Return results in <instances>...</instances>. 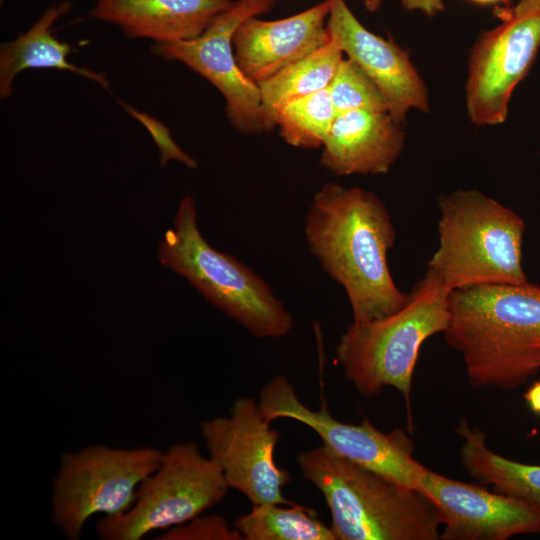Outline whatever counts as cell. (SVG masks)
<instances>
[{
  "label": "cell",
  "mask_w": 540,
  "mask_h": 540,
  "mask_svg": "<svg viewBox=\"0 0 540 540\" xmlns=\"http://www.w3.org/2000/svg\"><path fill=\"white\" fill-rule=\"evenodd\" d=\"M303 230L310 253L345 290L353 321L384 318L406 305L409 293L399 289L388 265L395 227L374 192L324 184L312 198Z\"/></svg>",
  "instance_id": "cell-1"
},
{
  "label": "cell",
  "mask_w": 540,
  "mask_h": 540,
  "mask_svg": "<svg viewBox=\"0 0 540 540\" xmlns=\"http://www.w3.org/2000/svg\"><path fill=\"white\" fill-rule=\"evenodd\" d=\"M446 342L472 386L515 389L540 370V284H484L448 297Z\"/></svg>",
  "instance_id": "cell-2"
},
{
  "label": "cell",
  "mask_w": 540,
  "mask_h": 540,
  "mask_svg": "<svg viewBox=\"0 0 540 540\" xmlns=\"http://www.w3.org/2000/svg\"><path fill=\"white\" fill-rule=\"evenodd\" d=\"M303 477L323 495L337 540H440L432 501L344 459L324 445L297 455Z\"/></svg>",
  "instance_id": "cell-3"
},
{
  "label": "cell",
  "mask_w": 540,
  "mask_h": 540,
  "mask_svg": "<svg viewBox=\"0 0 540 540\" xmlns=\"http://www.w3.org/2000/svg\"><path fill=\"white\" fill-rule=\"evenodd\" d=\"M438 246L427 263L451 291L484 284L528 282L522 266L524 220L477 189L437 199Z\"/></svg>",
  "instance_id": "cell-4"
},
{
  "label": "cell",
  "mask_w": 540,
  "mask_h": 540,
  "mask_svg": "<svg viewBox=\"0 0 540 540\" xmlns=\"http://www.w3.org/2000/svg\"><path fill=\"white\" fill-rule=\"evenodd\" d=\"M449 294L427 269L403 308L384 318L353 321L346 328L336 346V361L361 396L372 398L390 386L409 401L423 343L447 327Z\"/></svg>",
  "instance_id": "cell-5"
},
{
  "label": "cell",
  "mask_w": 540,
  "mask_h": 540,
  "mask_svg": "<svg viewBox=\"0 0 540 540\" xmlns=\"http://www.w3.org/2000/svg\"><path fill=\"white\" fill-rule=\"evenodd\" d=\"M161 265L180 274L212 305L257 338H282L293 316L271 286L232 255L218 251L202 236L191 196L181 199L173 227L158 247Z\"/></svg>",
  "instance_id": "cell-6"
},
{
  "label": "cell",
  "mask_w": 540,
  "mask_h": 540,
  "mask_svg": "<svg viewBox=\"0 0 540 540\" xmlns=\"http://www.w3.org/2000/svg\"><path fill=\"white\" fill-rule=\"evenodd\" d=\"M162 453L154 447L98 444L63 454L51 488L52 523L66 538L77 540L92 516L125 513Z\"/></svg>",
  "instance_id": "cell-7"
},
{
  "label": "cell",
  "mask_w": 540,
  "mask_h": 540,
  "mask_svg": "<svg viewBox=\"0 0 540 540\" xmlns=\"http://www.w3.org/2000/svg\"><path fill=\"white\" fill-rule=\"evenodd\" d=\"M228 489L219 466L194 442L173 444L138 487L131 508L97 522V536L102 540H140L153 531H166L219 504Z\"/></svg>",
  "instance_id": "cell-8"
},
{
  "label": "cell",
  "mask_w": 540,
  "mask_h": 540,
  "mask_svg": "<svg viewBox=\"0 0 540 540\" xmlns=\"http://www.w3.org/2000/svg\"><path fill=\"white\" fill-rule=\"evenodd\" d=\"M258 403L268 422L279 418L298 421L311 428L322 445L338 456L421 492L428 469L414 458V445L405 431L382 432L367 418L360 424L338 421L330 414L326 400L318 410H312L282 375L262 387Z\"/></svg>",
  "instance_id": "cell-9"
},
{
  "label": "cell",
  "mask_w": 540,
  "mask_h": 540,
  "mask_svg": "<svg viewBox=\"0 0 540 540\" xmlns=\"http://www.w3.org/2000/svg\"><path fill=\"white\" fill-rule=\"evenodd\" d=\"M269 0H238L197 38L155 43L151 51L166 60L184 63L214 85L226 101L233 127L243 134H260L275 127L263 107L260 90L240 69L233 50V35L247 18L270 9Z\"/></svg>",
  "instance_id": "cell-10"
},
{
  "label": "cell",
  "mask_w": 540,
  "mask_h": 540,
  "mask_svg": "<svg viewBox=\"0 0 540 540\" xmlns=\"http://www.w3.org/2000/svg\"><path fill=\"white\" fill-rule=\"evenodd\" d=\"M229 411L230 416L200 425L208 456L221 469L229 488L245 495L252 505L293 504L282 493L290 474L274 460L279 432L270 427L255 399L237 398Z\"/></svg>",
  "instance_id": "cell-11"
},
{
  "label": "cell",
  "mask_w": 540,
  "mask_h": 540,
  "mask_svg": "<svg viewBox=\"0 0 540 540\" xmlns=\"http://www.w3.org/2000/svg\"><path fill=\"white\" fill-rule=\"evenodd\" d=\"M501 17L500 25L478 37L468 59L465 103L476 126L505 122L513 91L540 47V8L522 15L504 9Z\"/></svg>",
  "instance_id": "cell-12"
},
{
  "label": "cell",
  "mask_w": 540,
  "mask_h": 540,
  "mask_svg": "<svg viewBox=\"0 0 540 540\" xmlns=\"http://www.w3.org/2000/svg\"><path fill=\"white\" fill-rule=\"evenodd\" d=\"M421 492L442 524L440 540H506L540 534V507L428 469Z\"/></svg>",
  "instance_id": "cell-13"
},
{
  "label": "cell",
  "mask_w": 540,
  "mask_h": 540,
  "mask_svg": "<svg viewBox=\"0 0 540 540\" xmlns=\"http://www.w3.org/2000/svg\"><path fill=\"white\" fill-rule=\"evenodd\" d=\"M329 2L327 29L331 38L374 82L388 113L401 123L412 110L428 112V90L409 54L393 40L364 27L344 0Z\"/></svg>",
  "instance_id": "cell-14"
},
{
  "label": "cell",
  "mask_w": 540,
  "mask_h": 540,
  "mask_svg": "<svg viewBox=\"0 0 540 540\" xmlns=\"http://www.w3.org/2000/svg\"><path fill=\"white\" fill-rule=\"evenodd\" d=\"M325 0L295 15L278 20L252 16L233 35V50L243 73L255 84L272 77L291 63L330 41Z\"/></svg>",
  "instance_id": "cell-15"
},
{
  "label": "cell",
  "mask_w": 540,
  "mask_h": 540,
  "mask_svg": "<svg viewBox=\"0 0 540 540\" xmlns=\"http://www.w3.org/2000/svg\"><path fill=\"white\" fill-rule=\"evenodd\" d=\"M404 143L400 122L387 111L340 113L321 147L320 165L337 176L385 174L399 159Z\"/></svg>",
  "instance_id": "cell-16"
},
{
  "label": "cell",
  "mask_w": 540,
  "mask_h": 540,
  "mask_svg": "<svg viewBox=\"0 0 540 540\" xmlns=\"http://www.w3.org/2000/svg\"><path fill=\"white\" fill-rule=\"evenodd\" d=\"M233 3L232 0H95L91 15L119 27L129 38L172 43L197 38Z\"/></svg>",
  "instance_id": "cell-17"
},
{
  "label": "cell",
  "mask_w": 540,
  "mask_h": 540,
  "mask_svg": "<svg viewBox=\"0 0 540 540\" xmlns=\"http://www.w3.org/2000/svg\"><path fill=\"white\" fill-rule=\"evenodd\" d=\"M70 10L69 2L51 5L40 18L16 39L3 43L0 48V96L9 97L15 78L27 69H58L78 74L109 89V81L102 72L72 64L68 56L72 49L53 34L56 21Z\"/></svg>",
  "instance_id": "cell-18"
},
{
  "label": "cell",
  "mask_w": 540,
  "mask_h": 540,
  "mask_svg": "<svg viewBox=\"0 0 540 540\" xmlns=\"http://www.w3.org/2000/svg\"><path fill=\"white\" fill-rule=\"evenodd\" d=\"M456 432L463 443L460 457L470 476L498 493L540 507V465H531L505 458L486 445V435L461 419Z\"/></svg>",
  "instance_id": "cell-19"
},
{
  "label": "cell",
  "mask_w": 540,
  "mask_h": 540,
  "mask_svg": "<svg viewBox=\"0 0 540 540\" xmlns=\"http://www.w3.org/2000/svg\"><path fill=\"white\" fill-rule=\"evenodd\" d=\"M343 54L331 38L323 46L259 83L261 101L271 119L274 111L285 102L328 88L344 58Z\"/></svg>",
  "instance_id": "cell-20"
},
{
  "label": "cell",
  "mask_w": 540,
  "mask_h": 540,
  "mask_svg": "<svg viewBox=\"0 0 540 540\" xmlns=\"http://www.w3.org/2000/svg\"><path fill=\"white\" fill-rule=\"evenodd\" d=\"M252 505V509L233 526L246 540H337L331 527L325 525L314 510L293 503Z\"/></svg>",
  "instance_id": "cell-21"
},
{
  "label": "cell",
  "mask_w": 540,
  "mask_h": 540,
  "mask_svg": "<svg viewBox=\"0 0 540 540\" xmlns=\"http://www.w3.org/2000/svg\"><path fill=\"white\" fill-rule=\"evenodd\" d=\"M272 117L286 143L296 148L314 149L323 146L336 111L326 88L285 102Z\"/></svg>",
  "instance_id": "cell-22"
},
{
  "label": "cell",
  "mask_w": 540,
  "mask_h": 540,
  "mask_svg": "<svg viewBox=\"0 0 540 540\" xmlns=\"http://www.w3.org/2000/svg\"><path fill=\"white\" fill-rule=\"evenodd\" d=\"M328 90L336 115L353 110L387 111L380 90L348 57L339 64Z\"/></svg>",
  "instance_id": "cell-23"
},
{
  "label": "cell",
  "mask_w": 540,
  "mask_h": 540,
  "mask_svg": "<svg viewBox=\"0 0 540 540\" xmlns=\"http://www.w3.org/2000/svg\"><path fill=\"white\" fill-rule=\"evenodd\" d=\"M161 540H241L239 531L220 515L197 516L166 530Z\"/></svg>",
  "instance_id": "cell-24"
},
{
  "label": "cell",
  "mask_w": 540,
  "mask_h": 540,
  "mask_svg": "<svg viewBox=\"0 0 540 540\" xmlns=\"http://www.w3.org/2000/svg\"><path fill=\"white\" fill-rule=\"evenodd\" d=\"M123 107L150 132L154 142L159 148L160 164L162 167L170 160L181 162L188 168H196L198 166L197 161L177 145L171 137L170 131L161 122L152 118L150 115L127 106L126 104H123Z\"/></svg>",
  "instance_id": "cell-25"
},
{
  "label": "cell",
  "mask_w": 540,
  "mask_h": 540,
  "mask_svg": "<svg viewBox=\"0 0 540 540\" xmlns=\"http://www.w3.org/2000/svg\"><path fill=\"white\" fill-rule=\"evenodd\" d=\"M404 8L434 16L444 10L443 0H400Z\"/></svg>",
  "instance_id": "cell-26"
},
{
  "label": "cell",
  "mask_w": 540,
  "mask_h": 540,
  "mask_svg": "<svg viewBox=\"0 0 540 540\" xmlns=\"http://www.w3.org/2000/svg\"><path fill=\"white\" fill-rule=\"evenodd\" d=\"M524 399L531 411L540 416V379L528 388Z\"/></svg>",
  "instance_id": "cell-27"
},
{
  "label": "cell",
  "mask_w": 540,
  "mask_h": 540,
  "mask_svg": "<svg viewBox=\"0 0 540 540\" xmlns=\"http://www.w3.org/2000/svg\"><path fill=\"white\" fill-rule=\"evenodd\" d=\"M540 8V0H520L519 3L511 8L516 15H522Z\"/></svg>",
  "instance_id": "cell-28"
},
{
  "label": "cell",
  "mask_w": 540,
  "mask_h": 540,
  "mask_svg": "<svg viewBox=\"0 0 540 540\" xmlns=\"http://www.w3.org/2000/svg\"><path fill=\"white\" fill-rule=\"evenodd\" d=\"M269 1L274 2L275 0H269ZM361 1L364 7L370 12H375L376 10H378L383 2V0H361Z\"/></svg>",
  "instance_id": "cell-29"
},
{
  "label": "cell",
  "mask_w": 540,
  "mask_h": 540,
  "mask_svg": "<svg viewBox=\"0 0 540 540\" xmlns=\"http://www.w3.org/2000/svg\"><path fill=\"white\" fill-rule=\"evenodd\" d=\"M470 3L487 6V5H495V4H508L509 0H467Z\"/></svg>",
  "instance_id": "cell-30"
}]
</instances>
